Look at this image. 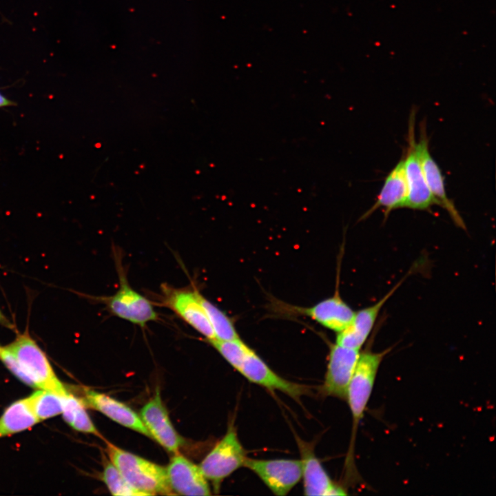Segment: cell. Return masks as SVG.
<instances>
[{
	"label": "cell",
	"instance_id": "11",
	"mask_svg": "<svg viewBox=\"0 0 496 496\" xmlns=\"http://www.w3.org/2000/svg\"><path fill=\"white\" fill-rule=\"evenodd\" d=\"M413 270L414 267L410 269V271L375 304L355 312L351 322L345 328L338 332L336 344L347 348L360 350L371 332L375 320L384 304L393 295L395 291L401 286Z\"/></svg>",
	"mask_w": 496,
	"mask_h": 496
},
{
	"label": "cell",
	"instance_id": "24",
	"mask_svg": "<svg viewBox=\"0 0 496 496\" xmlns=\"http://www.w3.org/2000/svg\"><path fill=\"white\" fill-rule=\"evenodd\" d=\"M102 479L113 495L143 496L146 493L138 490L129 484L120 473L116 466L105 459Z\"/></svg>",
	"mask_w": 496,
	"mask_h": 496
},
{
	"label": "cell",
	"instance_id": "19",
	"mask_svg": "<svg viewBox=\"0 0 496 496\" xmlns=\"http://www.w3.org/2000/svg\"><path fill=\"white\" fill-rule=\"evenodd\" d=\"M37 423L25 398L14 401L0 416V439L28 430Z\"/></svg>",
	"mask_w": 496,
	"mask_h": 496
},
{
	"label": "cell",
	"instance_id": "12",
	"mask_svg": "<svg viewBox=\"0 0 496 496\" xmlns=\"http://www.w3.org/2000/svg\"><path fill=\"white\" fill-rule=\"evenodd\" d=\"M417 149L426 183L435 198L437 205L448 211L457 227L466 229L464 220L453 203L446 195L441 169L429 152L428 139L424 126H422L421 129L420 138L417 143Z\"/></svg>",
	"mask_w": 496,
	"mask_h": 496
},
{
	"label": "cell",
	"instance_id": "26",
	"mask_svg": "<svg viewBox=\"0 0 496 496\" xmlns=\"http://www.w3.org/2000/svg\"><path fill=\"white\" fill-rule=\"evenodd\" d=\"M0 323L5 324L6 326H10V324L8 322V320L6 318V317L3 315V313L0 311Z\"/></svg>",
	"mask_w": 496,
	"mask_h": 496
},
{
	"label": "cell",
	"instance_id": "5",
	"mask_svg": "<svg viewBox=\"0 0 496 496\" xmlns=\"http://www.w3.org/2000/svg\"><path fill=\"white\" fill-rule=\"evenodd\" d=\"M246 451L241 444L236 429L231 423L224 437L205 456L198 466L205 478L218 491L223 480L244 466Z\"/></svg>",
	"mask_w": 496,
	"mask_h": 496
},
{
	"label": "cell",
	"instance_id": "25",
	"mask_svg": "<svg viewBox=\"0 0 496 496\" xmlns=\"http://www.w3.org/2000/svg\"><path fill=\"white\" fill-rule=\"evenodd\" d=\"M14 103L10 101L8 99L5 97L1 92H0V107H6V106H10L12 105Z\"/></svg>",
	"mask_w": 496,
	"mask_h": 496
},
{
	"label": "cell",
	"instance_id": "6",
	"mask_svg": "<svg viewBox=\"0 0 496 496\" xmlns=\"http://www.w3.org/2000/svg\"><path fill=\"white\" fill-rule=\"evenodd\" d=\"M391 349L389 348L378 353L366 351L360 354L347 394L353 419L351 448L358 424L363 417L372 393L378 370L384 357Z\"/></svg>",
	"mask_w": 496,
	"mask_h": 496
},
{
	"label": "cell",
	"instance_id": "9",
	"mask_svg": "<svg viewBox=\"0 0 496 496\" xmlns=\"http://www.w3.org/2000/svg\"><path fill=\"white\" fill-rule=\"evenodd\" d=\"M140 417L151 437L168 452L177 453L184 441L173 426L158 389L141 409Z\"/></svg>",
	"mask_w": 496,
	"mask_h": 496
},
{
	"label": "cell",
	"instance_id": "2",
	"mask_svg": "<svg viewBox=\"0 0 496 496\" xmlns=\"http://www.w3.org/2000/svg\"><path fill=\"white\" fill-rule=\"evenodd\" d=\"M17 360L25 378V384L36 389H45L63 395L67 386L56 375L45 353L25 333L6 346Z\"/></svg>",
	"mask_w": 496,
	"mask_h": 496
},
{
	"label": "cell",
	"instance_id": "21",
	"mask_svg": "<svg viewBox=\"0 0 496 496\" xmlns=\"http://www.w3.org/2000/svg\"><path fill=\"white\" fill-rule=\"evenodd\" d=\"M25 399L39 422L62 413L63 395L55 392L39 389Z\"/></svg>",
	"mask_w": 496,
	"mask_h": 496
},
{
	"label": "cell",
	"instance_id": "23",
	"mask_svg": "<svg viewBox=\"0 0 496 496\" xmlns=\"http://www.w3.org/2000/svg\"><path fill=\"white\" fill-rule=\"evenodd\" d=\"M236 370L239 371L250 348L240 338L208 341Z\"/></svg>",
	"mask_w": 496,
	"mask_h": 496
},
{
	"label": "cell",
	"instance_id": "17",
	"mask_svg": "<svg viewBox=\"0 0 496 496\" xmlns=\"http://www.w3.org/2000/svg\"><path fill=\"white\" fill-rule=\"evenodd\" d=\"M408 195L404 158L387 175L375 203L364 213L360 220L371 215L380 207L384 208V216L395 209L404 207Z\"/></svg>",
	"mask_w": 496,
	"mask_h": 496
},
{
	"label": "cell",
	"instance_id": "16",
	"mask_svg": "<svg viewBox=\"0 0 496 496\" xmlns=\"http://www.w3.org/2000/svg\"><path fill=\"white\" fill-rule=\"evenodd\" d=\"M302 455V477L304 481V495H344L347 494L339 486L333 483L319 459L313 451L298 442Z\"/></svg>",
	"mask_w": 496,
	"mask_h": 496
},
{
	"label": "cell",
	"instance_id": "20",
	"mask_svg": "<svg viewBox=\"0 0 496 496\" xmlns=\"http://www.w3.org/2000/svg\"><path fill=\"white\" fill-rule=\"evenodd\" d=\"M62 406L63 418L71 428L79 432L103 438L87 413L81 398L68 390L63 395Z\"/></svg>",
	"mask_w": 496,
	"mask_h": 496
},
{
	"label": "cell",
	"instance_id": "8",
	"mask_svg": "<svg viewBox=\"0 0 496 496\" xmlns=\"http://www.w3.org/2000/svg\"><path fill=\"white\" fill-rule=\"evenodd\" d=\"M413 113L409 120V146L404 158L408 195L403 207L426 210L437 203L426 183L420 162L414 133L415 114Z\"/></svg>",
	"mask_w": 496,
	"mask_h": 496
},
{
	"label": "cell",
	"instance_id": "7",
	"mask_svg": "<svg viewBox=\"0 0 496 496\" xmlns=\"http://www.w3.org/2000/svg\"><path fill=\"white\" fill-rule=\"evenodd\" d=\"M244 467L256 474L274 495L279 496L288 494L302 477L301 459H257L247 457Z\"/></svg>",
	"mask_w": 496,
	"mask_h": 496
},
{
	"label": "cell",
	"instance_id": "3",
	"mask_svg": "<svg viewBox=\"0 0 496 496\" xmlns=\"http://www.w3.org/2000/svg\"><path fill=\"white\" fill-rule=\"evenodd\" d=\"M114 255L118 277V288L114 294L98 297L96 299L105 305V309L110 314L141 327L158 320L159 316L154 303L131 287L120 254L116 249Z\"/></svg>",
	"mask_w": 496,
	"mask_h": 496
},
{
	"label": "cell",
	"instance_id": "14",
	"mask_svg": "<svg viewBox=\"0 0 496 496\" xmlns=\"http://www.w3.org/2000/svg\"><path fill=\"white\" fill-rule=\"evenodd\" d=\"M165 469L169 484L175 495H211L207 479L199 466L178 453H174Z\"/></svg>",
	"mask_w": 496,
	"mask_h": 496
},
{
	"label": "cell",
	"instance_id": "13",
	"mask_svg": "<svg viewBox=\"0 0 496 496\" xmlns=\"http://www.w3.org/2000/svg\"><path fill=\"white\" fill-rule=\"evenodd\" d=\"M239 372L249 381L271 391H281L296 400L309 391L307 386L278 375L251 349L245 357Z\"/></svg>",
	"mask_w": 496,
	"mask_h": 496
},
{
	"label": "cell",
	"instance_id": "15",
	"mask_svg": "<svg viewBox=\"0 0 496 496\" xmlns=\"http://www.w3.org/2000/svg\"><path fill=\"white\" fill-rule=\"evenodd\" d=\"M83 396L81 399L85 406L95 409L119 424L152 438L140 415L124 403L87 387L83 389Z\"/></svg>",
	"mask_w": 496,
	"mask_h": 496
},
{
	"label": "cell",
	"instance_id": "18",
	"mask_svg": "<svg viewBox=\"0 0 496 496\" xmlns=\"http://www.w3.org/2000/svg\"><path fill=\"white\" fill-rule=\"evenodd\" d=\"M302 312L321 325L335 331L345 328L352 320L355 311L342 299L337 291L334 295Z\"/></svg>",
	"mask_w": 496,
	"mask_h": 496
},
{
	"label": "cell",
	"instance_id": "1",
	"mask_svg": "<svg viewBox=\"0 0 496 496\" xmlns=\"http://www.w3.org/2000/svg\"><path fill=\"white\" fill-rule=\"evenodd\" d=\"M110 462L135 488L154 495H175L168 482L165 468L105 442Z\"/></svg>",
	"mask_w": 496,
	"mask_h": 496
},
{
	"label": "cell",
	"instance_id": "4",
	"mask_svg": "<svg viewBox=\"0 0 496 496\" xmlns=\"http://www.w3.org/2000/svg\"><path fill=\"white\" fill-rule=\"evenodd\" d=\"M198 292L194 285L175 287L163 283L161 285L158 304L173 311L207 341L212 340L216 336L199 300Z\"/></svg>",
	"mask_w": 496,
	"mask_h": 496
},
{
	"label": "cell",
	"instance_id": "10",
	"mask_svg": "<svg viewBox=\"0 0 496 496\" xmlns=\"http://www.w3.org/2000/svg\"><path fill=\"white\" fill-rule=\"evenodd\" d=\"M360 353L338 344L330 350L327 370L322 386L327 395L347 399V389Z\"/></svg>",
	"mask_w": 496,
	"mask_h": 496
},
{
	"label": "cell",
	"instance_id": "22",
	"mask_svg": "<svg viewBox=\"0 0 496 496\" xmlns=\"http://www.w3.org/2000/svg\"><path fill=\"white\" fill-rule=\"evenodd\" d=\"M198 297L212 327L216 339L231 340L239 338L231 320L200 291Z\"/></svg>",
	"mask_w": 496,
	"mask_h": 496
}]
</instances>
